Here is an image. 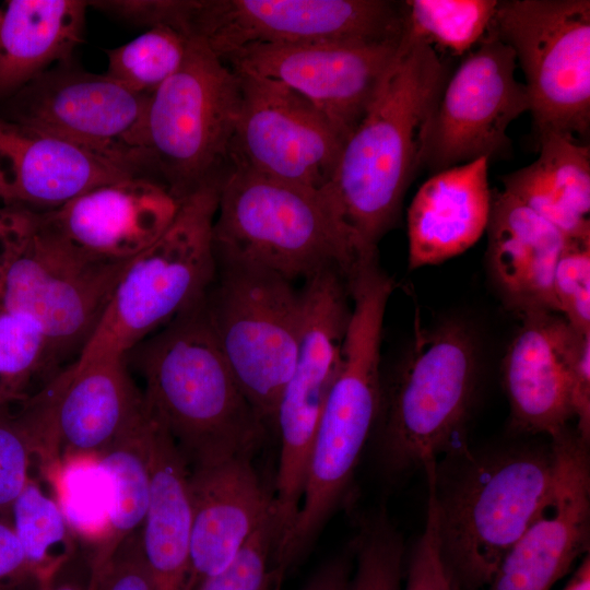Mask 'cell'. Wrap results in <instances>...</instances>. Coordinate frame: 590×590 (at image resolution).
<instances>
[{
    "label": "cell",
    "mask_w": 590,
    "mask_h": 590,
    "mask_svg": "<svg viewBox=\"0 0 590 590\" xmlns=\"http://www.w3.org/2000/svg\"><path fill=\"white\" fill-rule=\"evenodd\" d=\"M449 76L437 49L402 39L363 119L346 139L326 191L370 255L396 224L425 165L435 111Z\"/></svg>",
    "instance_id": "6da1fadb"
},
{
    "label": "cell",
    "mask_w": 590,
    "mask_h": 590,
    "mask_svg": "<svg viewBox=\"0 0 590 590\" xmlns=\"http://www.w3.org/2000/svg\"><path fill=\"white\" fill-rule=\"evenodd\" d=\"M202 302L126 354L144 380L149 411L170 435L189 470L252 458L269 428L222 355Z\"/></svg>",
    "instance_id": "7a4b0ae2"
},
{
    "label": "cell",
    "mask_w": 590,
    "mask_h": 590,
    "mask_svg": "<svg viewBox=\"0 0 590 590\" xmlns=\"http://www.w3.org/2000/svg\"><path fill=\"white\" fill-rule=\"evenodd\" d=\"M424 471L452 582L457 590L486 588L551 491L552 445L482 452L459 445Z\"/></svg>",
    "instance_id": "3957f363"
},
{
    "label": "cell",
    "mask_w": 590,
    "mask_h": 590,
    "mask_svg": "<svg viewBox=\"0 0 590 590\" xmlns=\"http://www.w3.org/2000/svg\"><path fill=\"white\" fill-rule=\"evenodd\" d=\"M347 287L352 310L340 367L317 425L298 514L275 552L286 571L303 558L347 493L379 413L381 334L394 283L375 260L362 266Z\"/></svg>",
    "instance_id": "277c9868"
},
{
    "label": "cell",
    "mask_w": 590,
    "mask_h": 590,
    "mask_svg": "<svg viewBox=\"0 0 590 590\" xmlns=\"http://www.w3.org/2000/svg\"><path fill=\"white\" fill-rule=\"evenodd\" d=\"M216 258L269 269L294 282L328 269L347 281L368 253L326 190L231 167L212 227Z\"/></svg>",
    "instance_id": "5b68a950"
},
{
    "label": "cell",
    "mask_w": 590,
    "mask_h": 590,
    "mask_svg": "<svg viewBox=\"0 0 590 590\" xmlns=\"http://www.w3.org/2000/svg\"><path fill=\"white\" fill-rule=\"evenodd\" d=\"M222 182L206 185L182 200L166 231L127 262L76 359L126 356L203 300L216 271L212 227Z\"/></svg>",
    "instance_id": "8992f818"
},
{
    "label": "cell",
    "mask_w": 590,
    "mask_h": 590,
    "mask_svg": "<svg viewBox=\"0 0 590 590\" xmlns=\"http://www.w3.org/2000/svg\"><path fill=\"white\" fill-rule=\"evenodd\" d=\"M0 239V309L30 316L62 363L76 359L128 261L90 256L42 214L23 210L15 227Z\"/></svg>",
    "instance_id": "52a82bcc"
},
{
    "label": "cell",
    "mask_w": 590,
    "mask_h": 590,
    "mask_svg": "<svg viewBox=\"0 0 590 590\" xmlns=\"http://www.w3.org/2000/svg\"><path fill=\"white\" fill-rule=\"evenodd\" d=\"M476 370L475 344L462 323L448 321L418 332L394 381L381 393L375 428L386 473L425 469L459 446Z\"/></svg>",
    "instance_id": "ba28073f"
},
{
    "label": "cell",
    "mask_w": 590,
    "mask_h": 590,
    "mask_svg": "<svg viewBox=\"0 0 590 590\" xmlns=\"http://www.w3.org/2000/svg\"><path fill=\"white\" fill-rule=\"evenodd\" d=\"M215 259V275L202 302L206 321L244 394L274 428L302 339V290L269 269Z\"/></svg>",
    "instance_id": "9c48e42d"
},
{
    "label": "cell",
    "mask_w": 590,
    "mask_h": 590,
    "mask_svg": "<svg viewBox=\"0 0 590 590\" xmlns=\"http://www.w3.org/2000/svg\"><path fill=\"white\" fill-rule=\"evenodd\" d=\"M240 96L237 72L197 39L179 70L151 95L148 173L179 202L227 175Z\"/></svg>",
    "instance_id": "30bf717a"
},
{
    "label": "cell",
    "mask_w": 590,
    "mask_h": 590,
    "mask_svg": "<svg viewBox=\"0 0 590 590\" xmlns=\"http://www.w3.org/2000/svg\"><path fill=\"white\" fill-rule=\"evenodd\" d=\"M486 34L515 52L538 141L550 134L585 140L590 127V1L498 0Z\"/></svg>",
    "instance_id": "8fae6325"
},
{
    "label": "cell",
    "mask_w": 590,
    "mask_h": 590,
    "mask_svg": "<svg viewBox=\"0 0 590 590\" xmlns=\"http://www.w3.org/2000/svg\"><path fill=\"white\" fill-rule=\"evenodd\" d=\"M304 322L294 370L279 400L274 514L282 541L298 514L319 417L340 367L351 317L347 283L334 269L305 280Z\"/></svg>",
    "instance_id": "7c38bea8"
},
{
    "label": "cell",
    "mask_w": 590,
    "mask_h": 590,
    "mask_svg": "<svg viewBox=\"0 0 590 590\" xmlns=\"http://www.w3.org/2000/svg\"><path fill=\"white\" fill-rule=\"evenodd\" d=\"M403 32V1L194 0L189 38L223 58L253 45L401 42Z\"/></svg>",
    "instance_id": "4fadbf2b"
},
{
    "label": "cell",
    "mask_w": 590,
    "mask_h": 590,
    "mask_svg": "<svg viewBox=\"0 0 590 590\" xmlns=\"http://www.w3.org/2000/svg\"><path fill=\"white\" fill-rule=\"evenodd\" d=\"M150 97L70 60L50 68L13 96L11 120L149 177L145 123Z\"/></svg>",
    "instance_id": "5bb4252c"
},
{
    "label": "cell",
    "mask_w": 590,
    "mask_h": 590,
    "mask_svg": "<svg viewBox=\"0 0 590 590\" xmlns=\"http://www.w3.org/2000/svg\"><path fill=\"white\" fill-rule=\"evenodd\" d=\"M237 74L241 96L231 167L326 190L346 138L309 101L287 86L244 72Z\"/></svg>",
    "instance_id": "9a60e30c"
},
{
    "label": "cell",
    "mask_w": 590,
    "mask_h": 590,
    "mask_svg": "<svg viewBox=\"0 0 590 590\" xmlns=\"http://www.w3.org/2000/svg\"><path fill=\"white\" fill-rule=\"evenodd\" d=\"M516 67L514 50L487 34L463 56L447 79L433 119L425 160L433 173L508 152L509 125L530 110Z\"/></svg>",
    "instance_id": "2e32d148"
},
{
    "label": "cell",
    "mask_w": 590,
    "mask_h": 590,
    "mask_svg": "<svg viewBox=\"0 0 590 590\" xmlns=\"http://www.w3.org/2000/svg\"><path fill=\"white\" fill-rule=\"evenodd\" d=\"M400 44L253 45L221 59L237 72L279 82L298 93L347 139L376 97Z\"/></svg>",
    "instance_id": "e0dca14e"
},
{
    "label": "cell",
    "mask_w": 590,
    "mask_h": 590,
    "mask_svg": "<svg viewBox=\"0 0 590 590\" xmlns=\"http://www.w3.org/2000/svg\"><path fill=\"white\" fill-rule=\"evenodd\" d=\"M551 445L555 457L551 491L486 590H551L589 548V445L568 428Z\"/></svg>",
    "instance_id": "ac0fdd59"
},
{
    "label": "cell",
    "mask_w": 590,
    "mask_h": 590,
    "mask_svg": "<svg viewBox=\"0 0 590 590\" xmlns=\"http://www.w3.org/2000/svg\"><path fill=\"white\" fill-rule=\"evenodd\" d=\"M49 386L54 467L71 457H98L146 413L143 392L123 355L75 359Z\"/></svg>",
    "instance_id": "d6986e66"
},
{
    "label": "cell",
    "mask_w": 590,
    "mask_h": 590,
    "mask_svg": "<svg viewBox=\"0 0 590 590\" xmlns=\"http://www.w3.org/2000/svg\"><path fill=\"white\" fill-rule=\"evenodd\" d=\"M521 326L503 364L512 427L551 438L573 417L570 382L579 350L590 334L575 331L563 316L546 309L521 312Z\"/></svg>",
    "instance_id": "ffe728a7"
},
{
    "label": "cell",
    "mask_w": 590,
    "mask_h": 590,
    "mask_svg": "<svg viewBox=\"0 0 590 590\" xmlns=\"http://www.w3.org/2000/svg\"><path fill=\"white\" fill-rule=\"evenodd\" d=\"M179 205L158 180L130 176L97 186L57 210L40 214L85 253L126 262L166 231Z\"/></svg>",
    "instance_id": "44dd1931"
},
{
    "label": "cell",
    "mask_w": 590,
    "mask_h": 590,
    "mask_svg": "<svg viewBox=\"0 0 590 590\" xmlns=\"http://www.w3.org/2000/svg\"><path fill=\"white\" fill-rule=\"evenodd\" d=\"M137 176L67 140L0 118V199L8 208L52 212L97 186Z\"/></svg>",
    "instance_id": "7402d4cb"
},
{
    "label": "cell",
    "mask_w": 590,
    "mask_h": 590,
    "mask_svg": "<svg viewBox=\"0 0 590 590\" xmlns=\"http://www.w3.org/2000/svg\"><path fill=\"white\" fill-rule=\"evenodd\" d=\"M191 586L222 570L274 512L252 458L236 457L190 469Z\"/></svg>",
    "instance_id": "603a6c76"
},
{
    "label": "cell",
    "mask_w": 590,
    "mask_h": 590,
    "mask_svg": "<svg viewBox=\"0 0 590 590\" xmlns=\"http://www.w3.org/2000/svg\"><path fill=\"white\" fill-rule=\"evenodd\" d=\"M486 231L489 273L505 303L520 314L557 312L553 276L564 234L505 190H492Z\"/></svg>",
    "instance_id": "cb8c5ba5"
},
{
    "label": "cell",
    "mask_w": 590,
    "mask_h": 590,
    "mask_svg": "<svg viewBox=\"0 0 590 590\" xmlns=\"http://www.w3.org/2000/svg\"><path fill=\"white\" fill-rule=\"evenodd\" d=\"M488 158L434 173L408 209L409 266L437 264L472 247L486 231L492 203Z\"/></svg>",
    "instance_id": "d4e9b609"
},
{
    "label": "cell",
    "mask_w": 590,
    "mask_h": 590,
    "mask_svg": "<svg viewBox=\"0 0 590 590\" xmlns=\"http://www.w3.org/2000/svg\"><path fill=\"white\" fill-rule=\"evenodd\" d=\"M148 452L150 498L140 529L142 554L155 590H192L190 470L170 435L150 411Z\"/></svg>",
    "instance_id": "484cf974"
},
{
    "label": "cell",
    "mask_w": 590,
    "mask_h": 590,
    "mask_svg": "<svg viewBox=\"0 0 590 590\" xmlns=\"http://www.w3.org/2000/svg\"><path fill=\"white\" fill-rule=\"evenodd\" d=\"M87 1L10 0L0 14V99L50 68L73 60Z\"/></svg>",
    "instance_id": "4316f807"
},
{
    "label": "cell",
    "mask_w": 590,
    "mask_h": 590,
    "mask_svg": "<svg viewBox=\"0 0 590 590\" xmlns=\"http://www.w3.org/2000/svg\"><path fill=\"white\" fill-rule=\"evenodd\" d=\"M538 143V158L504 176V190L567 239L590 240V146L559 134Z\"/></svg>",
    "instance_id": "83f0119b"
},
{
    "label": "cell",
    "mask_w": 590,
    "mask_h": 590,
    "mask_svg": "<svg viewBox=\"0 0 590 590\" xmlns=\"http://www.w3.org/2000/svg\"><path fill=\"white\" fill-rule=\"evenodd\" d=\"M149 411L142 421L121 439L98 456L107 472L113 492L108 531L104 542L93 553L90 585L97 580L119 545L143 526L150 498V464L148 452Z\"/></svg>",
    "instance_id": "f1b7e54d"
},
{
    "label": "cell",
    "mask_w": 590,
    "mask_h": 590,
    "mask_svg": "<svg viewBox=\"0 0 590 590\" xmlns=\"http://www.w3.org/2000/svg\"><path fill=\"white\" fill-rule=\"evenodd\" d=\"M10 522L39 588L74 558L76 538L57 500L38 480H27L12 505Z\"/></svg>",
    "instance_id": "f546056e"
},
{
    "label": "cell",
    "mask_w": 590,
    "mask_h": 590,
    "mask_svg": "<svg viewBox=\"0 0 590 590\" xmlns=\"http://www.w3.org/2000/svg\"><path fill=\"white\" fill-rule=\"evenodd\" d=\"M43 477L76 540L93 545L95 552L107 535L113 506L110 480L98 457L67 458Z\"/></svg>",
    "instance_id": "4dcf8cb0"
},
{
    "label": "cell",
    "mask_w": 590,
    "mask_h": 590,
    "mask_svg": "<svg viewBox=\"0 0 590 590\" xmlns=\"http://www.w3.org/2000/svg\"><path fill=\"white\" fill-rule=\"evenodd\" d=\"M66 367L34 319L0 309V403L36 393Z\"/></svg>",
    "instance_id": "1f68e13d"
},
{
    "label": "cell",
    "mask_w": 590,
    "mask_h": 590,
    "mask_svg": "<svg viewBox=\"0 0 590 590\" xmlns=\"http://www.w3.org/2000/svg\"><path fill=\"white\" fill-rule=\"evenodd\" d=\"M402 39L464 56L486 35L497 0H406Z\"/></svg>",
    "instance_id": "d6a6232c"
},
{
    "label": "cell",
    "mask_w": 590,
    "mask_h": 590,
    "mask_svg": "<svg viewBox=\"0 0 590 590\" xmlns=\"http://www.w3.org/2000/svg\"><path fill=\"white\" fill-rule=\"evenodd\" d=\"M190 40L168 27H151L107 50L106 74L135 93L152 95L179 70Z\"/></svg>",
    "instance_id": "836d02e7"
},
{
    "label": "cell",
    "mask_w": 590,
    "mask_h": 590,
    "mask_svg": "<svg viewBox=\"0 0 590 590\" xmlns=\"http://www.w3.org/2000/svg\"><path fill=\"white\" fill-rule=\"evenodd\" d=\"M353 550L355 566L351 569L347 590H400L403 541L385 515L361 523Z\"/></svg>",
    "instance_id": "e575fe53"
},
{
    "label": "cell",
    "mask_w": 590,
    "mask_h": 590,
    "mask_svg": "<svg viewBox=\"0 0 590 590\" xmlns=\"http://www.w3.org/2000/svg\"><path fill=\"white\" fill-rule=\"evenodd\" d=\"M279 541L273 512L222 570L193 590H280L286 571L274 558Z\"/></svg>",
    "instance_id": "d590c367"
},
{
    "label": "cell",
    "mask_w": 590,
    "mask_h": 590,
    "mask_svg": "<svg viewBox=\"0 0 590 590\" xmlns=\"http://www.w3.org/2000/svg\"><path fill=\"white\" fill-rule=\"evenodd\" d=\"M36 455V436L20 400L0 403V518L10 521Z\"/></svg>",
    "instance_id": "8d00e7d4"
},
{
    "label": "cell",
    "mask_w": 590,
    "mask_h": 590,
    "mask_svg": "<svg viewBox=\"0 0 590 590\" xmlns=\"http://www.w3.org/2000/svg\"><path fill=\"white\" fill-rule=\"evenodd\" d=\"M553 295L570 327L590 334V240H567L555 267Z\"/></svg>",
    "instance_id": "74e56055"
},
{
    "label": "cell",
    "mask_w": 590,
    "mask_h": 590,
    "mask_svg": "<svg viewBox=\"0 0 590 590\" xmlns=\"http://www.w3.org/2000/svg\"><path fill=\"white\" fill-rule=\"evenodd\" d=\"M404 590H457L442 560L435 504L428 494L424 529L406 566Z\"/></svg>",
    "instance_id": "f35d334b"
},
{
    "label": "cell",
    "mask_w": 590,
    "mask_h": 590,
    "mask_svg": "<svg viewBox=\"0 0 590 590\" xmlns=\"http://www.w3.org/2000/svg\"><path fill=\"white\" fill-rule=\"evenodd\" d=\"M87 3L137 25L149 28L164 26L188 37L193 0H102Z\"/></svg>",
    "instance_id": "ab89813d"
},
{
    "label": "cell",
    "mask_w": 590,
    "mask_h": 590,
    "mask_svg": "<svg viewBox=\"0 0 590 590\" xmlns=\"http://www.w3.org/2000/svg\"><path fill=\"white\" fill-rule=\"evenodd\" d=\"M96 590H155L140 542V531L127 538L103 569Z\"/></svg>",
    "instance_id": "60d3db41"
},
{
    "label": "cell",
    "mask_w": 590,
    "mask_h": 590,
    "mask_svg": "<svg viewBox=\"0 0 590 590\" xmlns=\"http://www.w3.org/2000/svg\"><path fill=\"white\" fill-rule=\"evenodd\" d=\"M38 589V581L11 522L0 518V590Z\"/></svg>",
    "instance_id": "b9f144b4"
},
{
    "label": "cell",
    "mask_w": 590,
    "mask_h": 590,
    "mask_svg": "<svg viewBox=\"0 0 590 590\" xmlns=\"http://www.w3.org/2000/svg\"><path fill=\"white\" fill-rule=\"evenodd\" d=\"M570 406L577 418L578 437L590 440V337L585 339L577 355L570 382Z\"/></svg>",
    "instance_id": "7bdbcfd3"
},
{
    "label": "cell",
    "mask_w": 590,
    "mask_h": 590,
    "mask_svg": "<svg viewBox=\"0 0 590 590\" xmlns=\"http://www.w3.org/2000/svg\"><path fill=\"white\" fill-rule=\"evenodd\" d=\"M351 569L347 558H333L322 565L302 590H347Z\"/></svg>",
    "instance_id": "ee69618b"
},
{
    "label": "cell",
    "mask_w": 590,
    "mask_h": 590,
    "mask_svg": "<svg viewBox=\"0 0 590 590\" xmlns=\"http://www.w3.org/2000/svg\"><path fill=\"white\" fill-rule=\"evenodd\" d=\"M563 590H590V558L588 554Z\"/></svg>",
    "instance_id": "f6af8a7d"
},
{
    "label": "cell",
    "mask_w": 590,
    "mask_h": 590,
    "mask_svg": "<svg viewBox=\"0 0 590 590\" xmlns=\"http://www.w3.org/2000/svg\"><path fill=\"white\" fill-rule=\"evenodd\" d=\"M17 211L15 209H0V238L10 233L15 226Z\"/></svg>",
    "instance_id": "bcb514c9"
},
{
    "label": "cell",
    "mask_w": 590,
    "mask_h": 590,
    "mask_svg": "<svg viewBox=\"0 0 590 590\" xmlns=\"http://www.w3.org/2000/svg\"><path fill=\"white\" fill-rule=\"evenodd\" d=\"M57 577V576H56ZM38 590H91L90 585L86 587H81L70 581H57L55 578L49 583L40 587Z\"/></svg>",
    "instance_id": "7dc6e473"
}]
</instances>
